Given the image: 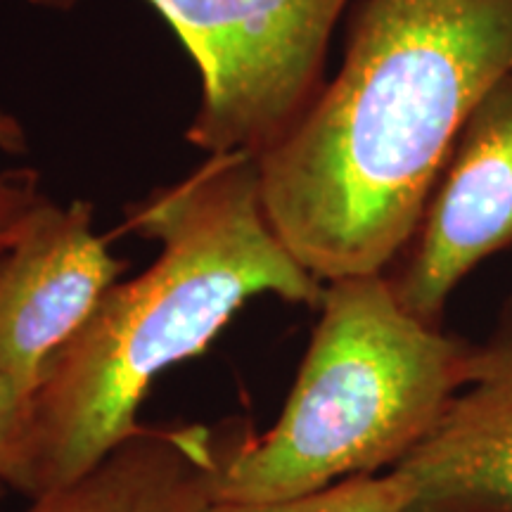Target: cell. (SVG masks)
Returning <instances> with one entry per match:
<instances>
[{
  "label": "cell",
  "instance_id": "6da1fadb",
  "mask_svg": "<svg viewBox=\"0 0 512 512\" xmlns=\"http://www.w3.org/2000/svg\"><path fill=\"white\" fill-rule=\"evenodd\" d=\"M512 72V0H361L344 62L256 159L268 223L318 283L387 275L467 117Z\"/></svg>",
  "mask_w": 512,
  "mask_h": 512
},
{
  "label": "cell",
  "instance_id": "7a4b0ae2",
  "mask_svg": "<svg viewBox=\"0 0 512 512\" xmlns=\"http://www.w3.org/2000/svg\"><path fill=\"white\" fill-rule=\"evenodd\" d=\"M124 233L159 242L64 344L36 392V496L72 482L131 434L152 382L202 354L252 297L320 306L318 283L280 242L247 152L207 155L183 181L128 204Z\"/></svg>",
  "mask_w": 512,
  "mask_h": 512
},
{
  "label": "cell",
  "instance_id": "3957f363",
  "mask_svg": "<svg viewBox=\"0 0 512 512\" xmlns=\"http://www.w3.org/2000/svg\"><path fill=\"white\" fill-rule=\"evenodd\" d=\"M271 430L219 444L214 501H280L394 470L463 387L472 344L403 306L387 275L325 285Z\"/></svg>",
  "mask_w": 512,
  "mask_h": 512
},
{
  "label": "cell",
  "instance_id": "277c9868",
  "mask_svg": "<svg viewBox=\"0 0 512 512\" xmlns=\"http://www.w3.org/2000/svg\"><path fill=\"white\" fill-rule=\"evenodd\" d=\"M72 10L79 0H27ZM200 74L185 140L207 155L273 150L325 86L330 38L349 0H147Z\"/></svg>",
  "mask_w": 512,
  "mask_h": 512
},
{
  "label": "cell",
  "instance_id": "5b68a950",
  "mask_svg": "<svg viewBox=\"0 0 512 512\" xmlns=\"http://www.w3.org/2000/svg\"><path fill=\"white\" fill-rule=\"evenodd\" d=\"M512 247V72L467 117L418 233L387 273L413 316L439 325L448 299L482 261Z\"/></svg>",
  "mask_w": 512,
  "mask_h": 512
},
{
  "label": "cell",
  "instance_id": "8992f818",
  "mask_svg": "<svg viewBox=\"0 0 512 512\" xmlns=\"http://www.w3.org/2000/svg\"><path fill=\"white\" fill-rule=\"evenodd\" d=\"M126 261L95 233L91 202L43 200L0 254V375L38 392Z\"/></svg>",
  "mask_w": 512,
  "mask_h": 512
},
{
  "label": "cell",
  "instance_id": "52a82bcc",
  "mask_svg": "<svg viewBox=\"0 0 512 512\" xmlns=\"http://www.w3.org/2000/svg\"><path fill=\"white\" fill-rule=\"evenodd\" d=\"M396 470L406 512H512V325L472 344L463 387Z\"/></svg>",
  "mask_w": 512,
  "mask_h": 512
},
{
  "label": "cell",
  "instance_id": "ba28073f",
  "mask_svg": "<svg viewBox=\"0 0 512 512\" xmlns=\"http://www.w3.org/2000/svg\"><path fill=\"white\" fill-rule=\"evenodd\" d=\"M219 444L202 425H138L100 463L31 498L24 512H202L214 501Z\"/></svg>",
  "mask_w": 512,
  "mask_h": 512
},
{
  "label": "cell",
  "instance_id": "9c48e42d",
  "mask_svg": "<svg viewBox=\"0 0 512 512\" xmlns=\"http://www.w3.org/2000/svg\"><path fill=\"white\" fill-rule=\"evenodd\" d=\"M411 501L413 486L394 467L280 501H211L202 512H406Z\"/></svg>",
  "mask_w": 512,
  "mask_h": 512
},
{
  "label": "cell",
  "instance_id": "30bf717a",
  "mask_svg": "<svg viewBox=\"0 0 512 512\" xmlns=\"http://www.w3.org/2000/svg\"><path fill=\"white\" fill-rule=\"evenodd\" d=\"M36 392L0 375V484L36 496Z\"/></svg>",
  "mask_w": 512,
  "mask_h": 512
},
{
  "label": "cell",
  "instance_id": "8fae6325",
  "mask_svg": "<svg viewBox=\"0 0 512 512\" xmlns=\"http://www.w3.org/2000/svg\"><path fill=\"white\" fill-rule=\"evenodd\" d=\"M46 195L34 169L0 171V249H8Z\"/></svg>",
  "mask_w": 512,
  "mask_h": 512
},
{
  "label": "cell",
  "instance_id": "7c38bea8",
  "mask_svg": "<svg viewBox=\"0 0 512 512\" xmlns=\"http://www.w3.org/2000/svg\"><path fill=\"white\" fill-rule=\"evenodd\" d=\"M29 150V133L15 114L0 107V152L24 155Z\"/></svg>",
  "mask_w": 512,
  "mask_h": 512
},
{
  "label": "cell",
  "instance_id": "4fadbf2b",
  "mask_svg": "<svg viewBox=\"0 0 512 512\" xmlns=\"http://www.w3.org/2000/svg\"><path fill=\"white\" fill-rule=\"evenodd\" d=\"M5 252V249H0V254H3Z\"/></svg>",
  "mask_w": 512,
  "mask_h": 512
}]
</instances>
